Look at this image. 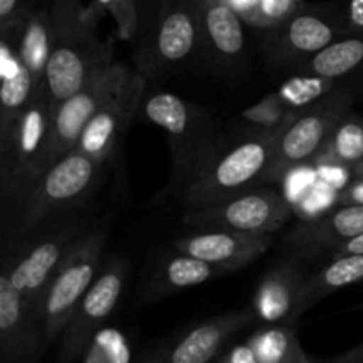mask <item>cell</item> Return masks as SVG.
<instances>
[{"label":"cell","mask_w":363,"mask_h":363,"mask_svg":"<svg viewBox=\"0 0 363 363\" xmlns=\"http://www.w3.org/2000/svg\"><path fill=\"white\" fill-rule=\"evenodd\" d=\"M280 131H262L225 149L202 167L186 191L191 208H206L268 181Z\"/></svg>","instance_id":"cell-1"},{"label":"cell","mask_w":363,"mask_h":363,"mask_svg":"<svg viewBox=\"0 0 363 363\" xmlns=\"http://www.w3.org/2000/svg\"><path fill=\"white\" fill-rule=\"evenodd\" d=\"M52 124V101L45 84L35 89L30 103L21 113L16 128L4 140L2 152V191L6 197L23 202L46 172L45 155Z\"/></svg>","instance_id":"cell-2"},{"label":"cell","mask_w":363,"mask_h":363,"mask_svg":"<svg viewBox=\"0 0 363 363\" xmlns=\"http://www.w3.org/2000/svg\"><path fill=\"white\" fill-rule=\"evenodd\" d=\"M106 233L101 229L82 234L53 275L41 303V323L46 344L59 339L73 318L78 303L101 272Z\"/></svg>","instance_id":"cell-3"},{"label":"cell","mask_w":363,"mask_h":363,"mask_svg":"<svg viewBox=\"0 0 363 363\" xmlns=\"http://www.w3.org/2000/svg\"><path fill=\"white\" fill-rule=\"evenodd\" d=\"M105 163H99L78 151L57 160L25 197L16 234H27L41 225L52 213L77 204L98 181Z\"/></svg>","instance_id":"cell-4"},{"label":"cell","mask_w":363,"mask_h":363,"mask_svg":"<svg viewBox=\"0 0 363 363\" xmlns=\"http://www.w3.org/2000/svg\"><path fill=\"white\" fill-rule=\"evenodd\" d=\"M130 69L124 64H108L82 91L52 106V124L45 155L46 170L64 155L77 149L89 121L119 91Z\"/></svg>","instance_id":"cell-5"},{"label":"cell","mask_w":363,"mask_h":363,"mask_svg":"<svg viewBox=\"0 0 363 363\" xmlns=\"http://www.w3.org/2000/svg\"><path fill=\"white\" fill-rule=\"evenodd\" d=\"M126 279L128 264L123 257L110 259L103 266L60 335L59 363L82 360L92 337L106 326V321L116 312L126 287Z\"/></svg>","instance_id":"cell-6"},{"label":"cell","mask_w":363,"mask_h":363,"mask_svg":"<svg viewBox=\"0 0 363 363\" xmlns=\"http://www.w3.org/2000/svg\"><path fill=\"white\" fill-rule=\"evenodd\" d=\"M289 216L291 204L282 194L272 188H250L218 204L194 209L184 222L199 230L229 229L273 234L289 220Z\"/></svg>","instance_id":"cell-7"},{"label":"cell","mask_w":363,"mask_h":363,"mask_svg":"<svg viewBox=\"0 0 363 363\" xmlns=\"http://www.w3.org/2000/svg\"><path fill=\"white\" fill-rule=\"evenodd\" d=\"M346 98L315 103L307 112L298 113L279 135L268 181H282L298 167L315 162L332 137L337 124L344 119Z\"/></svg>","instance_id":"cell-8"},{"label":"cell","mask_w":363,"mask_h":363,"mask_svg":"<svg viewBox=\"0 0 363 363\" xmlns=\"http://www.w3.org/2000/svg\"><path fill=\"white\" fill-rule=\"evenodd\" d=\"M254 321L252 308L215 315L191 326L177 339L155 347L138 363H213L227 350L230 339Z\"/></svg>","instance_id":"cell-9"},{"label":"cell","mask_w":363,"mask_h":363,"mask_svg":"<svg viewBox=\"0 0 363 363\" xmlns=\"http://www.w3.org/2000/svg\"><path fill=\"white\" fill-rule=\"evenodd\" d=\"M144 87V78L130 71L119 91L89 121L74 151L99 163L112 160L140 106Z\"/></svg>","instance_id":"cell-10"},{"label":"cell","mask_w":363,"mask_h":363,"mask_svg":"<svg viewBox=\"0 0 363 363\" xmlns=\"http://www.w3.org/2000/svg\"><path fill=\"white\" fill-rule=\"evenodd\" d=\"M80 233L74 227H64L52 236L32 245L27 252L18 255L13 264L4 268V275L11 280L28 307L41 319V303L53 275L59 269L67 252L71 250Z\"/></svg>","instance_id":"cell-11"},{"label":"cell","mask_w":363,"mask_h":363,"mask_svg":"<svg viewBox=\"0 0 363 363\" xmlns=\"http://www.w3.org/2000/svg\"><path fill=\"white\" fill-rule=\"evenodd\" d=\"M46 344L41 319L7 275H0V363H38Z\"/></svg>","instance_id":"cell-12"},{"label":"cell","mask_w":363,"mask_h":363,"mask_svg":"<svg viewBox=\"0 0 363 363\" xmlns=\"http://www.w3.org/2000/svg\"><path fill=\"white\" fill-rule=\"evenodd\" d=\"M273 243L272 234L240 233L229 229H202L174 240L181 254L209 262L220 272H233L261 257Z\"/></svg>","instance_id":"cell-13"},{"label":"cell","mask_w":363,"mask_h":363,"mask_svg":"<svg viewBox=\"0 0 363 363\" xmlns=\"http://www.w3.org/2000/svg\"><path fill=\"white\" fill-rule=\"evenodd\" d=\"M363 234V206L337 204V208L307 220L291 230L286 243L296 255H318L332 252L339 245Z\"/></svg>","instance_id":"cell-14"},{"label":"cell","mask_w":363,"mask_h":363,"mask_svg":"<svg viewBox=\"0 0 363 363\" xmlns=\"http://www.w3.org/2000/svg\"><path fill=\"white\" fill-rule=\"evenodd\" d=\"M307 277L294 264L273 268L257 286L252 300L255 321L264 325H293L301 311V291Z\"/></svg>","instance_id":"cell-15"},{"label":"cell","mask_w":363,"mask_h":363,"mask_svg":"<svg viewBox=\"0 0 363 363\" xmlns=\"http://www.w3.org/2000/svg\"><path fill=\"white\" fill-rule=\"evenodd\" d=\"M0 80V140H4L16 128L21 113L39 87L18 55L14 27L2 28Z\"/></svg>","instance_id":"cell-16"},{"label":"cell","mask_w":363,"mask_h":363,"mask_svg":"<svg viewBox=\"0 0 363 363\" xmlns=\"http://www.w3.org/2000/svg\"><path fill=\"white\" fill-rule=\"evenodd\" d=\"M16 50L23 66L30 71L38 85L45 84V73L53 50L52 16L50 11H35L27 20L14 27Z\"/></svg>","instance_id":"cell-17"},{"label":"cell","mask_w":363,"mask_h":363,"mask_svg":"<svg viewBox=\"0 0 363 363\" xmlns=\"http://www.w3.org/2000/svg\"><path fill=\"white\" fill-rule=\"evenodd\" d=\"M358 282H363V254L333 257L315 275L307 277L301 291V311H308L323 298Z\"/></svg>","instance_id":"cell-18"},{"label":"cell","mask_w":363,"mask_h":363,"mask_svg":"<svg viewBox=\"0 0 363 363\" xmlns=\"http://www.w3.org/2000/svg\"><path fill=\"white\" fill-rule=\"evenodd\" d=\"M218 273L222 272L209 262L194 257V255L177 252V255H172L163 262L158 277L152 280L149 294L152 298L169 296V294L206 284L211 277L218 275Z\"/></svg>","instance_id":"cell-19"},{"label":"cell","mask_w":363,"mask_h":363,"mask_svg":"<svg viewBox=\"0 0 363 363\" xmlns=\"http://www.w3.org/2000/svg\"><path fill=\"white\" fill-rule=\"evenodd\" d=\"M247 340L259 363H315L301 347L293 325H264Z\"/></svg>","instance_id":"cell-20"},{"label":"cell","mask_w":363,"mask_h":363,"mask_svg":"<svg viewBox=\"0 0 363 363\" xmlns=\"http://www.w3.org/2000/svg\"><path fill=\"white\" fill-rule=\"evenodd\" d=\"M197 43V20L188 9H174L163 16L156 32V53L165 62H181Z\"/></svg>","instance_id":"cell-21"},{"label":"cell","mask_w":363,"mask_h":363,"mask_svg":"<svg viewBox=\"0 0 363 363\" xmlns=\"http://www.w3.org/2000/svg\"><path fill=\"white\" fill-rule=\"evenodd\" d=\"M204 28L211 45L223 55H238L245 46L243 23L233 6L213 0L206 7Z\"/></svg>","instance_id":"cell-22"},{"label":"cell","mask_w":363,"mask_h":363,"mask_svg":"<svg viewBox=\"0 0 363 363\" xmlns=\"http://www.w3.org/2000/svg\"><path fill=\"white\" fill-rule=\"evenodd\" d=\"M145 117L165 130L176 140H186L194 130V110L186 101L170 92L152 94L144 105Z\"/></svg>","instance_id":"cell-23"},{"label":"cell","mask_w":363,"mask_h":363,"mask_svg":"<svg viewBox=\"0 0 363 363\" xmlns=\"http://www.w3.org/2000/svg\"><path fill=\"white\" fill-rule=\"evenodd\" d=\"M360 160H363V119L347 117L337 124L315 162L353 169Z\"/></svg>","instance_id":"cell-24"},{"label":"cell","mask_w":363,"mask_h":363,"mask_svg":"<svg viewBox=\"0 0 363 363\" xmlns=\"http://www.w3.org/2000/svg\"><path fill=\"white\" fill-rule=\"evenodd\" d=\"M363 62V41L357 38L333 41L321 52L314 53L308 62V74H318L325 78L344 77L357 69Z\"/></svg>","instance_id":"cell-25"},{"label":"cell","mask_w":363,"mask_h":363,"mask_svg":"<svg viewBox=\"0 0 363 363\" xmlns=\"http://www.w3.org/2000/svg\"><path fill=\"white\" fill-rule=\"evenodd\" d=\"M333 27L315 14H294L286 27V43L296 53H318L332 45Z\"/></svg>","instance_id":"cell-26"},{"label":"cell","mask_w":363,"mask_h":363,"mask_svg":"<svg viewBox=\"0 0 363 363\" xmlns=\"http://www.w3.org/2000/svg\"><path fill=\"white\" fill-rule=\"evenodd\" d=\"M82 363H138L135 362L130 337L117 326H103L85 350Z\"/></svg>","instance_id":"cell-27"},{"label":"cell","mask_w":363,"mask_h":363,"mask_svg":"<svg viewBox=\"0 0 363 363\" xmlns=\"http://www.w3.org/2000/svg\"><path fill=\"white\" fill-rule=\"evenodd\" d=\"M333 87L332 78L318 77V74H301V77H293L280 85L277 94L282 98L289 108L294 112H300L301 108L315 105L321 98H325Z\"/></svg>","instance_id":"cell-28"},{"label":"cell","mask_w":363,"mask_h":363,"mask_svg":"<svg viewBox=\"0 0 363 363\" xmlns=\"http://www.w3.org/2000/svg\"><path fill=\"white\" fill-rule=\"evenodd\" d=\"M296 117V112L282 101L277 92L266 96L264 99L257 105L250 106L243 112V119L250 121L255 126H261L266 131H279L284 130L293 119Z\"/></svg>","instance_id":"cell-29"},{"label":"cell","mask_w":363,"mask_h":363,"mask_svg":"<svg viewBox=\"0 0 363 363\" xmlns=\"http://www.w3.org/2000/svg\"><path fill=\"white\" fill-rule=\"evenodd\" d=\"M294 6H296V0H257L252 9L254 13L252 21L262 27L282 23L293 14Z\"/></svg>","instance_id":"cell-30"},{"label":"cell","mask_w":363,"mask_h":363,"mask_svg":"<svg viewBox=\"0 0 363 363\" xmlns=\"http://www.w3.org/2000/svg\"><path fill=\"white\" fill-rule=\"evenodd\" d=\"M27 18L28 16L25 14L21 0H0V23H2V28L20 27Z\"/></svg>","instance_id":"cell-31"},{"label":"cell","mask_w":363,"mask_h":363,"mask_svg":"<svg viewBox=\"0 0 363 363\" xmlns=\"http://www.w3.org/2000/svg\"><path fill=\"white\" fill-rule=\"evenodd\" d=\"M105 6H108L112 9V13L116 14L117 21H119V27L123 30L124 35L130 34L133 30L135 23V14H133V6H131V0H101Z\"/></svg>","instance_id":"cell-32"},{"label":"cell","mask_w":363,"mask_h":363,"mask_svg":"<svg viewBox=\"0 0 363 363\" xmlns=\"http://www.w3.org/2000/svg\"><path fill=\"white\" fill-rule=\"evenodd\" d=\"M216 363H259L257 357H255L254 347L250 346L248 340L245 342H238L234 346L227 347Z\"/></svg>","instance_id":"cell-33"},{"label":"cell","mask_w":363,"mask_h":363,"mask_svg":"<svg viewBox=\"0 0 363 363\" xmlns=\"http://www.w3.org/2000/svg\"><path fill=\"white\" fill-rule=\"evenodd\" d=\"M337 204L363 206V177H354L353 183L340 190V194L337 195Z\"/></svg>","instance_id":"cell-34"},{"label":"cell","mask_w":363,"mask_h":363,"mask_svg":"<svg viewBox=\"0 0 363 363\" xmlns=\"http://www.w3.org/2000/svg\"><path fill=\"white\" fill-rule=\"evenodd\" d=\"M351 254H363V234L333 248V250L330 252V257L333 259V257H340V255H351Z\"/></svg>","instance_id":"cell-35"},{"label":"cell","mask_w":363,"mask_h":363,"mask_svg":"<svg viewBox=\"0 0 363 363\" xmlns=\"http://www.w3.org/2000/svg\"><path fill=\"white\" fill-rule=\"evenodd\" d=\"M333 363H363V342L360 346L353 347V350L346 351V353L339 354V357L332 358Z\"/></svg>","instance_id":"cell-36"},{"label":"cell","mask_w":363,"mask_h":363,"mask_svg":"<svg viewBox=\"0 0 363 363\" xmlns=\"http://www.w3.org/2000/svg\"><path fill=\"white\" fill-rule=\"evenodd\" d=\"M350 21L353 27L363 30V0H351L350 2Z\"/></svg>","instance_id":"cell-37"},{"label":"cell","mask_w":363,"mask_h":363,"mask_svg":"<svg viewBox=\"0 0 363 363\" xmlns=\"http://www.w3.org/2000/svg\"><path fill=\"white\" fill-rule=\"evenodd\" d=\"M351 170H353L354 177H363V160H360V162H358Z\"/></svg>","instance_id":"cell-38"},{"label":"cell","mask_w":363,"mask_h":363,"mask_svg":"<svg viewBox=\"0 0 363 363\" xmlns=\"http://www.w3.org/2000/svg\"><path fill=\"white\" fill-rule=\"evenodd\" d=\"M315 363H333V362L332 358H330V360H315Z\"/></svg>","instance_id":"cell-39"},{"label":"cell","mask_w":363,"mask_h":363,"mask_svg":"<svg viewBox=\"0 0 363 363\" xmlns=\"http://www.w3.org/2000/svg\"><path fill=\"white\" fill-rule=\"evenodd\" d=\"M362 308H363V305H362Z\"/></svg>","instance_id":"cell-40"}]
</instances>
